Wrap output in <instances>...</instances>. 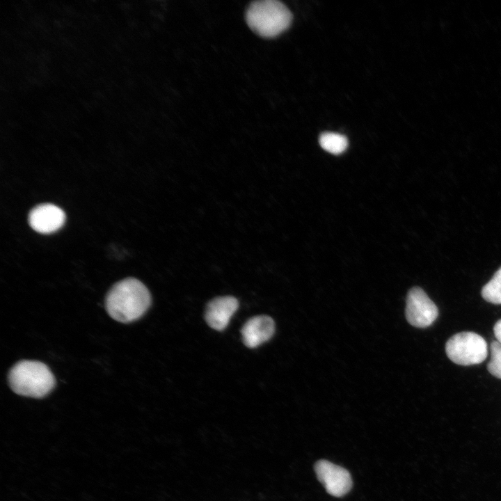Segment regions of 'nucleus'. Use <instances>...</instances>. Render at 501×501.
Instances as JSON below:
<instances>
[{"label":"nucleus","mask_w":501,"mask_h":501,"mask_svg":"<svg viewBox=\"0 0 501 501\" xmlns=\"http://www.w3.org/2000/svg\"><path fill=\"white\" fill-rule=\"evenodd\" d=\"M246 19L248 26L262 37H276L290 25L292 15L287 7L277 0H260L248 6Z\"/></svg>","instance_id":"obj_3"},{"label":"nucleus","mask_w":501,"mask_h":501,"mask_svg":"<svg viewBox=\"0 0 501 501\" xmlns=\"http://www.w3.org/2000/svg\"><path fill=\"white\" fill-rule=\"evenodd\" d=\"M482 298L488 303L501 304V267L492 278L482 287Z\"/></svg>","instance_id":"obj_11"},{"label":"nucleus","mask_w":501,"mask_h":501,"mask_svg":"<svg viewBox=\"0 0 501 501\" xmlns=\"http://www.w3.org/2000/svg\"><path fill=\"white\" fill-rule=\"evenodd\" d=\"M65 221L64 212L53 204H42L33 208L29 214L31 227L38 232L49 234L60 229Z\"/></svg>","instance_id":"obj_7"},{"label":"nucleus","mask_w":501,"mask_h":501,"mask_svg":"<svg viewBox=\"0 0 501 501\" xmlns=\"http://www.w3.org/2000/svg\"><path fill=\"white\" fill-rule=\"evenodd\" d=\"M405 314L411 325L427 328L437 319L438 309L422 288L414 287L408 292Z\"/></svg>","instance_id":"obj_5"},{"label":"nucleus","mask_w":501,"mask_h":501,"mask_svg":"<svg viewBox=\"0 0 501 501\" xmlns=\"http://www.w3.org/2000/svg\"><path fill=\"white\" fill-rule=\"evenodd\" d=\"M315 470L326 491L335 497L346 495L352 486L349 472L344 468L326 460L316 463Z\"/></svg>","instance_id":"obj_6"},{"label":"nucleus","mask_w":501,"mask_h":501,"mask_svg":"<svg viewBox=\"0 0 501 501\" xmlns=\"http://www.w3.org/2000/svg\"><path fill=\"white\" fill-rule=\"evenodd\" d=\"M321 147L326 151L340 154L344 152L348 146V141L344 135L334 132H324L319 139Z\"/></svg>","instance_id":"obj_10"},{"label":"nucleus","mask_w":501,"mask_h":501,"mask_svg":"<svg viewBox=\"0 0 501 501\" xmlns=\"http://www.w3.org/2000/svg\"><path fill=\"white\" fill-rule=\"evenodd\" d=\"M238 306V301L233 296H225L215 298L207 305L205 320L212 328L222 331L228 326Z\"/></svg>","instance_id":"obj_8"},{"label":"nucleus","mask_w":501,"mask_h":501,"mask_svg":"<svg viewBox=\"0 0 501 501\" xmlns=\"http://www.w3.org/2000/svg\"><path fill=\"white\" fill-rule=\"evenodd\" d=\"M493 332L497 341L501 344V319L495 324Z\"/></svg>","instance_id":"obj_13"},{"label":"nucleus","mask_w":501,"mask_h":501,"mask_svg":"<svg viewBox=\"0 0 501 501\" xmlns=\"http://www.w3.org/2000/svg\"><path fill=\"white\" fill-rule=\"evenodd\" d=\"M490 350L491 359L487 364V369L491 374L501 379V344L492 341Z\"/></svg>","instance_id":"obj_12"},{"label":"nucleus","mask_w":501,"mask_h":501,"mask_svg":"<svg viewBox=\"0 0 501 501\" xmlns=\"http://www.w3.org/2000/svg\"><path fill=\"white\" fill-rule=\"evenodd\" d=\"M445 352L453 363L468 366L482 363L486 358L488 346L480 335L463 331L454 335L447 341Z\"/></svg>","instance_id":"obj_4"},{"label":"nucleus","mask_w":501,"mask_h":501,"mask_svg":"<svg viewBox=\"0 0 501 501\" xmlns=\"http://www.w3.org/2000/svg\"><path fill=\"white\" fill-rule=\"evenodd\" d=\"M151 296L140 280L129 278L116 283L106 297V309L113 319L129 323L140 318L148 309Z\"/></svg>","instance_id":"obj_1"},{"label":"nucleus","mask_w":501,"mask_h":501,"mask_svg":"<svg viewBox=\"0 0 501 501\" xmlns=\"http://www.w3.org/2000/svg\"><path fill=\"white\" fill-rule=\"evenodd\" d=\"M8 382L13 391L17 395L42 398L54 388L55 378L45 364L24 360L11 368Z\"/></svg>","instance_id":"obj_2"},{"label":"nucleus","mask_w":501,"mask_h":501,"mask_svg":"<svg viewBox=\"0 0 501 501\" xmlns=\"http://www.w3.org/2000/svg\"><path fill=\"white\" fill-rule=\"evenodd\" d=\"M275 324L272 318L260 315L248 320L241 329L244 344L255 348L269 340L274 333Z\"/></svg>","instance_id":"obj_9"}]
</instances>
